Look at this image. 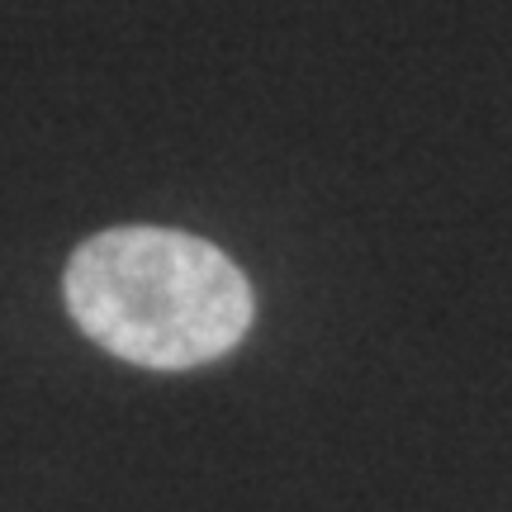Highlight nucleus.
I'll return each instance as SVG.
<instances>
[{"mask_svg":"<svg viewBox=\"0 0 512 512\" xmlns=\"http://www.w3.org/2000/svg\"><path fill=\"white\" fill-rule=\"evenodd\" d=\"M67 309L95 347L147 370H190L252 328V285L204 238L110 228L67 261Z\"/></svg>","mask_w":512,"mask_h":512,"instance_id":"nucleus-1","label":"nucleus"}]
</instances>
